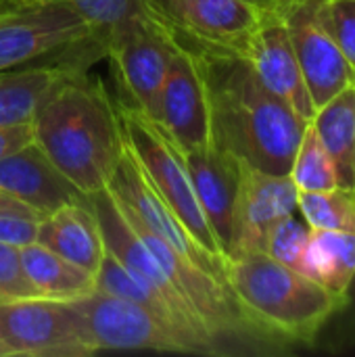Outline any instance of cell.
<instances>
[{"label":"cell","mask_w":355,"mask_h":357,"mask_svg":"<svg viewBox=\"0 0 355 357\" xmlns=\"http://www.w3.org/2000/svg\"><path fill=\"white\" fill-rule=\"evenodd\" d=\"M188 48L203 69L213 142L249 167L289 174L308 121L274 96L243 56Z\"/></svg>","instance_id":"6da1fadb"},{"label":"cell","mask_w":355,"mask_h":357,"mask_svg":"<svg viewBox=\"0 0 355 357\" xmlns=\"http://www.w3.org/2000/svg\"><path fill=\"white\" fill-rule=\"evenodd\" d=\"M33 142L86 197L109 186L123 153L115 96L86 69L67 71L31 117Z\"/></svg>","instance_id":"7a4b0ae2"},{"label":"cell","mask_w":355,"mask_h":357,"mask_svg":"<svg viewBox=\"0 0 355 357\" xmlns=\"http://www.w3.org/2000/svg\"><path fill=\"white\" fill-rule=\"evenodd\" d=\"M224 276L243 314L276 343H312L345 310V299L266 253L228 259Z\"/></svg>","instance_id":"3957f363"},{"label":"cell","mask_w":355,"mask_h":357,"mask_svg":"<svg viewBox=\"0 0 355 357\" xmlns=\"http://www.w3.org/2000/svg\"><path fill=\"white\" fill-rule=\"evenodd\" d=\"M117 102L123 140L138 159L153 188L176 213L180 224L192 234V238L216 259L226 264V257L216 241V234L199 205L188 167L182 151L169 140V136L144 113Z\"/></svg>","instance_id":"277c9868"},{"label":"cell","mask_w":355,"mask_h":357,"mask_svg":"<svg viewBox=\"0 0 355 357\" xmlns=\"http://www.w3.org/2000/svg\"><path fill=\"white\" fill-rule=\"evenodd\" d=\"M98 354L73 301L42 297L0 301V357H88Z\"/></svg>","instance_id":"5b68a950"},{"label":"cell","mask_w":355,"mask_h":357,"mask_svg":"<svg viewBox=\"0 0 355 357\" xmlns=\"http://www.w3.org/2000/svg\"><path fill=\"white\" fill-rule=\"evenodd\" d=\"M174 50L172 36L149 8L117 27L105 40V56L117 86L115 100L153 117Z\"/></svg>","instance_id":"8992f818"},{"label":"cell","mask_w":355,"mask_h":357,"mask_svg":"<svg viewBox=\"0 0 355 357\" xmlns=\"http://www.w3.org/2000/svg\"><path fill=\"white\" fill-rule=\"evenodd\" d=\"M88 40L92 27L59 0H0V73Z\"/></svg>","instance_id":"52a82bcc"},{"label":"cell","mask_w":355,"mask_h":357,"mask_svg":"<svg viewBox=\"0 0 355 357\" xmlns=\"http://www.w3.org/2000/svg\"><path fill=\"white\" fill-rule=\"evenodd\" d=\"M146 8L182 44L234 54L262 21L251 0H146Z\"/></svg>","instance_id":"ba28073f"},{"label":"cell","mask_w":355,"mask_h":357,"mask_svg":"<svg viewBox=\"0 0 355 357\" xmlns=\"http://www.w3.org/2000/svg\"><path fill=\"white\" fill-rule=\"evenodd\" d=\"M84 316L88 335L96 351H161L190 354L186 343L146 307L105 293L73 301Z\"/></svg>","instance_id":"9c48e42d"},{"label":"cell","mask_w":355,"mask_h":357,"mask_svg":"<svg viewBox=\"0 0 355 357\" xmlns=\"http://www.w3.org/2000/svg\"><path fill=\"white\" fill-rule=\"evenodd\" d=\"M172 40L176 50L151 119L180 151H195L213 142L207 86L195 50Z\"/></svg>","instance_id":"30bf717a"},{"label":"cell","mask_w":355,"mask_h":357,"mask_svg":"<svg viewBox=\"0 0 355 357\" xmlns=\"http://www.w3.org/2000/svg\"><path fill=\"white\" fill-rule=\"evenodd\" d=\"M126 142V140H123ZM109 190L121 205V209L144 230L159 236L163 243H167L176 253L182 257L199 264L201 268L209 270L211 274L226 280V264L211 257L195 238L192 234L180 224L176 213L165 205V201L159 197V192L153 188L151 180L146 178L144 169L140 167L138 159L130 151L128 144H123V153L117 161V167L111 176Z\"/></svg>","instance_id":"8fae6325"},{"label":"cell","mask_w":355,"mask_h":357,"mask_svg":"<svg viewBox=\"0 0 355 357\" xmlns=\"http://www.w3.org/2000/svg\"><path fill=\"white\" fill-rule=\"evenodd\" d=\"M314 107L355 84V69L318 17V0H278Z\"/></svg>","instance_id":"7c38bea8"},{"label":"cell","mask_w":355,"mask_h":357,"mask_svg":"<svg viewBox=\"0 0 355 357\" xmlns=\"http://www.w3.org/2000/svg\"><path fill=\"white\" fill-rule=\"evenodd\" d=\"M259 6L262 21L243 44L239 56H243L253 67L262 84L274 96H278L303 121L310 123L316 113V107L301 75V67L295 56V48L280 4L276 0Z\"/></svg>","instance_id":"4fadbf2b"},{"label":"cell","mask_w":355,"mask_h":357,"mask_svg":"<svg viewBox=\"0 0 355 357\" xmlns=\"http://www.w3.org/2000/svg\"><path fill=\"white\" fill-rule=\"evenodd\" d=\"M299 190L289 174H268L241 163V182L232 220L228 259L264 253L270 230L287 215L297 213Z\"/></svg>","instance_id":"5bb4252c"},{"label":"cell","mask_w":355,"mask_h":357,"mask_svg":"<svg viewBox=\"0 0 355 357\" xmlns=\"http://www.w3.org/2000/svg\"><path fill=\"white\" fill-rule=\"evenodd\" d=\"M182 157L188 167L199 205L216 234L224 257H228L234 205L241 182V161L220 149L216 142L203 149L182 151Z\"/></svg>","instance_id":"9a60e30c"},{"label":"cell","mask_w":355,"mask_h":357,"mask_svg":"<svg viewBox=\"0 0 355 357\" xmlns=\"http://www.w3.org/2000/svg\"><path fill=\"white\" fill-rule=\"evenodd\" d=\"M0 192L48 215L61 205L86 199L31 140L0 159Z\"/></svg>","instance_id":"2e32d148"},{"label":"cell","mask_w":355,"mask_h":357,"mask_svg":"<svg viewBox=\"0 0 355 357\" xmlns=\"http://www.w3.org/2000/svg\"><path fill=\"white\" fill-rule=\"evenodd\" d=\"M36 243L59 253L67 261L92 272L103 264L107 245L90 197L61 205L40 220Z\"/></svg>","instance_id":"e0dca14e"},{"label":"cell","mask_w":355,"mask_h":357,"mask_svg":"<svg viewBox=\"0 0 355 357\" xmlns=\"http://www.w3.org/2000/svg\"><path fill=\"white\" fill-rule=\"evenodd\" d=\"M27 280L42 299L77 301L96 291V276L40 243L19 249Z\"/></svg>","instance_id":"ac0fdd59"},{"label":"cell","mask_w":355,"mask_h":357,"mask_svg":"<svg viewBox=\"0 0 355 357\" xmlns=\"http://www.w3.org/2000/svg\"><path fill=\"white\" fill-rule=\"evenodd\" d=\"M310 123L335 163L337 186L355 190V84L318 107Z\"/></svg>","instance_id":"d6986e66"},{"label":"cell","mask_w":355,"mask_h":357,"mask_svg":"<svg viewBox=\"0 0 355 357\" xmlns=\"http://www.w3.org/2000/svg\"><path fill=\"white\" fill-rule=\"evenodd\" d=\"M301 274L345 299L355 276V232L312 230Z\"/></svg>","instance_id":"ffe728a7"},{"label":"cell","mask_w":355,"mask_h":357,"mask_svg":"<svg viewBox=\"0 0 355 357\" xmlns=\"http://www.w3.org/2000/svg\"><path fill=\"white\" fill-rule=\"evenodd\" d=\"M297 211L312 230L355 232V190H299Z\"/></svg>","instance_id":"44dd1931"},{"label":"cell","mask_w":355,"mask_h":357,"mask_svg":"<svg viewBox=\"0 0 355 357\" xmlns=\"http://www.w3.org/2000/svg\"><path fill=\"white\" fill-rule=\"evenodd\" d=\"M289 176L297 190H331L337 186L335 163L312 123L301 134Z\"/></svg>","instance_id":"7402d4cb"},{"label":"cell","mask_w":355,"mask_h":357,"mask_svg":"<svg viewBox=\"0 0 355 357\" xmlns=\"http://www.w3.org/2000/svg\"><path fill=\"white\" fill-rule=\"evenodd\" d=\"M75 10L94 31L96 40L103 44L105 40L123 23L134 19L136 15L146 10V0H59Z\"/></svg>","instance_id":"603a6c76"},{"label":"cell","mask_w":355,"mask_h":357,"mask_svg":"<svg viewBox=\"0 0 355 357\" xmlns=\"http://www.w3.org/2000/svg\"><path fill=\"white\" fill-rule=\"evenodd\" d=\"M310 234H312V228L308 226V222L303 218H299L297 213H291V215L282 218L270 230V234L266 238L264 253L270 255L272 259L301 272Z\"/></svg>","instance_id":"cb8c5ba5"},{"label":"cell","mask_w":355,"mask_h":357,"mask_svg":"<svg viewBox=\"0 0 355 357\" xmlns=\"http://www.w3.org/2000/svg\"><path fill=\"white\" fill-rule=\"evenodd\" d=\"M318 17L355 69V0H318Z\"/></svg>","instance_id":"d4e9b609"},{"label":"cell","mask_w":355,"mask_h":357,"mask_svg":"<svg viewBox=\"0 0 355 357\" xmlns=\"http://www.w3.org/2000/svg\"><path fill=\"white\" fill-rule=\"evenodd\" d=\"M38 297L25 276L17 247L0 243V301Z\"/></svg>","instance_id":"484cf974"},{"label":"cell","mask_w":355,"mask_h":357,"mask_svg":"<svg viewBox=\"0 0 355 357\" xmlns=\"http://www.w3.org/2000/svg\"><path fill=\"white\" fill-rule=\"evenodd\" d=\"M40 220L38 215L25 213H0V243L17 249L36 243Z\"/></svg>","instance_id":"4316f807"},{"label":"cell","mask_w":355,"mask_h":357,"mask_svg":"<svg viewBox=\"0 0 355 357\" xmlns=\"http://www.w3.org/2000/svg\"><path fill=\"white\" fill-rule=\"evenodd\" d=\"M0 213H25V215H38V218H44V215H40L38 211L29 209L27 205H23V203H19V201L10 199V197H8V195H4V192H0Z\"/></svg>","instance_id":"83f0119b"},{"label":"cell","mask_w":355,"mask_h":357,"mask_svg":"<svg viewBox=\"0 0 355 357\" xmlns=\"http://www.w3.org/2000/svg\"><path fill=\"white\" fill-rule=\"evenodd\" d=\"M354 303H355V276H354L352 287H349V291H347V307H349V305H354Z\"/></svg>","instance_id":"f1b7e54d"},{"label":"cell","mask_w":355,"mask_h":357,"mask_svg":"<svg viewBox=\"0 0 355 357\" xmlns=\"http://www.w3.org/2000/svg\"><path fill=\"white\" fill-rule=\"evenodd\" d=\"M251 2H255V4H268V2H276V0H251Z\"/></svg>","instance_id":"f546056e"}]
</instances>
